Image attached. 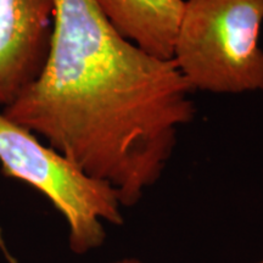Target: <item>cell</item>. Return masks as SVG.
I'll list each match as a JSON object with an SVG mask.
<instances>
[{"mask_svg": "<svg viewBox=\"0 0 263 263\" xmlns=\"http://www.w3.org/2000/svg\"><path fill=\"white\" fill-rule=\"evenodd\" d=\"M41 73L2 112L91 178L137 205L161 178L196 114L173 60L151 57L107 21L95 0H52Z\"/></svg>", "mask_w": 263, "mask_h": 263, "instance_id": "cell-1", "label": "cell"}, {"mask_svg": "<svg viewBox=\"0 0 263 263\" xmlns=\"http://www.w3.org/2000/svg\"><path fill=\"white\" fill-rule=\"evenodd\" d=\"M263 0H184L172 60L192 89L263 90Z\"/></svg>", "mask_w": 263, "mask_h": 263, "instance_id": "cell-2", "label": "cell"}, {"mask_svg": "<svg viewBox=\"0 0 263 263\" xmlns=\"http://www.w3.org/2000/svg\"><path fill=\"white\" fill-rule=\"evenodd\" d=\"M0 166L5 177L29 184L64 216L74 254L84 255L104 244V223L123 224L122 206L112 186L87 176L2 111Z\"/></svg>", "mask_w": 263, "mask_h": 263, "instance_id": "cell-3", "label": "cell"}, {"mask_svg": "<svg viewBox=\"0 0 263 263\" xmlns=\"http://www.w3.org/2000/svg\"><path fill=\"white\" fill-rule=\"evenodd\" d=\"M52 0H0V106L41 73L50 48Z\"/></svg>", "mask_w": 263, "mask_h": 263, "instance_id": "cell-4", "label": "cell"}, {"mask_svg": "<svg viewBox=\"0 0 263 263\" xmlns=\"http://www.w3.org/2000/svg\"><path fill=\"white\" fill-rule=\"evenodd\" d=\"M112 27L151 57L172 60L184 0H95Z\"/></svg>", "mask_w": 263, "mask_h": 263, "instance_id": "cell-5", "label": "cell"}, {"mask_svg": "<svg viewBox=\"0 0 263 263\" xmlns=\"http://www.w3.org/2000/svg\"><path fill=\"white\" fill-rule=\"evenodd\" d=\"M112 263H141V262L137 258H122V259H118V261H115ZM255 263H263V258L259 259L258 262H255Z\"/></svg>", "mask_w": 263, "mask_h": 263, "instance_id": "cell-6", "label": "cell"}]
</instances>
